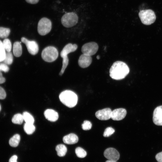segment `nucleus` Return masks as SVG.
<instances>
[{
	"label": "nucleus",
	"instance_id": "5701e85b",
	"mask_svg": "<svg viewBox=\"0 0 162 162\" xmlns=\"http://www.w3.org/2000/svg\"><path fill=\"white\" fill-rule=\"evenodd\" d=\"M3 62L7 65H10L12 63L13 56L11 52H6L5 57Z\"/></svg>",
	"mask_w": 162,
	"mask_h": 162
},
{
	"label": "nucleus",
	"instance_id": "a211bd4d",
	"mask_svg": "<svg viewBox=\"0 0 162 162\" xmlns=\"http://www.w3.org/2000/svg\"><path fill=\"white\" fill-rule=\"evenodd\" d=\"M56 150L57 152L58 155L60 157L64 156L67 152L66 146L62 144L57 145L56 147Z\"/></svg>",
	"mask_w": 162,
	"mask_h": 162
},
{
	"label": "nucleus",
	"instance_id": "c85d7f7f",
	"mask_svg": "<svg viewBox=\"0 0 162 162\" xmlns=\"http://www.w3.org/2000/svg\"><path fill=\"white\" fill-rule=\"evenodd\" d=\"M115 132V130L111 127L107 128L105 130L103 134V136L105 137H108L111 135Z\"/></svg>",
	"mask_w": 162,
	"mask_h": 162
},
{
	"label": "nucleus",
	"instance_id": "4c0bfd02",
	"mask_svg": "<svg viewBox=\"0 0 162 162\" xmlns=\"http://www.w3.org/2000/svg\"><path fill=\"white\" fill-rule=\"evenodd\" d=\"M96 58L97 59H99L100 58V57L99 56H98Z\"/></svg>",
	"mask_w": 162,
	"mask_h": 162
},
{
	"label": "nucleus",
	"instance_id": "f8f14e48",
	"mask_svg": "<svg viewBox=\"0 0 162 162\" xmlns=\"http://www.w3.org/2000/svg\"><path fill=\"white\" fill-rule=\"evenodd\" d=\"M126 114V110L124 109H116L112 111L111 118L114 120H121L125 117Z\"/></svg>",
	"mask_w": 162,
	"mask_h": 162
},
{
	"label": "nucleus",
	"instance_id": "f03ea898",
	"mask_svg": "<svg viewBox=\"0 0 162 162\" xmlns=\"http://www.w3.org/2000/svg\"><path fill=\"white\" fill-rule=\"evenodd\" d=\"M59 98L63 104L70 108L75 106L78 101V97L76 94L68 90L62 92L59 95Z\"/></svg>",
	"mask_w": 162,
	"mask_h": 162
},
{
	"label": "nucleus",
	"instance_id": "bb28decb",
	"mask_svg": "<svg viewBox=\"0 0 162 162\" xmlns=\"http://www.w3.org/2000/svg\"><path fill=\"white\" fill-rule=\"evenodd\" d=\"M62 66L61 70L59 73V75L61 76L64 73L65 69L67 68L69 62V59L68 56L62 58Z\"/></svg>",
	"mask_w": 162,
	"mask_h": 162
},
{
	"label": "nucleus",
	"instance_id": "dca6fc26",
	"mask_svg": "<svg viewBox=\"0 0 162 162\" xmlns=\"http://www.w3.org/2000/svg\"><path fill=\"white\" fill-rule=\"evenodd\" d=\"M63 142L68 144H73L77 142L78 138L73 133H71L64 136L63 139Z\"/></svg>",
	"mask_w": 162,
	"mask_h": 162
},
{
	"label": "nucleus",
	"instance_id": "e433bc0d",
	"mask_svg": "<svg viewBox=\"0 0 162 162\" xmlns=\"http://www.w3.org/2000/svg\"><path fill=\"white\" fill-rule=\"evenodd\" d=\"M105 162H117L116 161L109 160H106Z\"/></svg>",
	"mask_w": 162,
	"mask_h": 162
},
{
	"label": "nucleus",
	"instance_id": "4be33fe9",
	"mask_svg": "<svg viewBox=\"0 0 162 162\" xmlns=\"http://www.w3.org/2000/svg\"><path fill=\"white\" fill-rule=\"evenodd\" d=\"M24 120L22 115L20 113L15 114L12 119V122L15 124H21Z\"/></svg>",
	"mask_w": 162,
	"mask_h": 162
},
{
	"label": "nucleus",
	"instance_id": "7c9ffc66",
	"mask_svg": "<svg viewBox=\"0 0 162 162\" xmlns=\"http://www.w3.org/2000/svg\"><path fill=\"white\" fill-rule=\"evenodd\" d=\"M9 70L8 65L4 63H0V71H3L6 73L8 72Z\"/></svg>",
	"mask_w": 162,
	"mask_h": 162
},
{
	"label": "nucleus",
	"instance_id": "cd10ccee",
	"mask_svg": "<svg viewBox=\"0 0 162 162\" xmlns=\"http://www.w3.org/2000/svg\"><path fill=\"white\" fill-rule=\"evenodd\" d=\"M6 51L4 47L3 43L0 40V62H3L5 58Z\"/></svg>",
	"mask_w": 162,
	"mask_h": 162
},
{
	"label": "nucleus",
	"instance_id": "423d86ee",
	"mask_svg": "<svg viewBox=\"0 0 162 162\" xmlns=\"http://www.w3.org/2000/svg\"><path fill=\"white\" fill-rule=\"evenodd\" d=\"M52 22L47 18L43 17L39 21L38 25V31L40 35H45L50 31L52 28Z\"/></svg>",
	"mask_w": 162,
	"mask_h": 162
},
{
	"label": "nucleus",
	"instance_id": "a878e982",
	"mask_svg": "<svg viewBox=\"0 0 162 162\" xmlns=\"http://www.w3.org/2000/svg\"><path fill=\"white\" fill-rule=\"evenodd\" d=\"M2 43L5 51L7 52H10L11 50L12 45L10 40L8 38L5 39Z\"/></svg>",
	"mask_w": 162,
	"mask_h": 162
},
{
	"label": "nucleus",
	"instance_id": "6ab92c4d",
	"mask_svg": "<svg viewBox=\"0 0 162 162\" xmlns=\"http://www.w3.org/2000/svg\"><path fill=\"white\" fill-rule=\"evenodd\" d=\"M20 140V136L18 134H15L10 139L9 144L12 147H16L18 145Z\"/></svg>",
	"mask_w": 162,
	"mask_h": 162
},
{
	"label": "nucleus",
	"instance_id": "9b49d317",
	"mask_svg": "<svg viewBox=\"0 0 162 162\" xmlns=\"http://www.w3.org/2000/svg\"><path fill=\"white\" fill-rule=\"evenodd\" d=\"M154 123L158 126H162V106H158L154 110L153 116Z\"/></svg>",
	"mask_w": 162,
	"mask_h": 162
},
{
	"label": "nucleus",
	"instance_id": "6e6552de",
	"mask_svg": "<svg viewBox=\"0 0 162 162\" xmlns=\"http://www.w3.org/2000/svg\"><path fill=\"white\" fill-rule=\"evenodd\" d=\"M21 41L25 44L29 53L34 55L38 53L39 47L38 44L35 41L28 40L24 37L21 38Z\"/></svg>",
	"mask_w": 162,
	"mask_h": 162
},
{
	"label": "nucleus",
	"instance_id": "aec40b11",
	"mask_svg": "<svg viewBox=\"0 0 162 162\" xmlns=\"http://www.w3.org/2000/svg\"><path fill=\"white\" fill-rule=\"evenodd\" d=\"M24 129L25 132L28 134H31L34 131L35 128L32 124L25 123L24 125Z\"/></svg>",
	"mask_w": 162,
	"mask_h": 162
},
{
	"label": "nucleus",
	"instance_id": "2f4dec72",
	"mask_svg": "<svg viewBox=\"0 0 162 162\" xmlns=\"http://www.w3.org/2000/svg\"><path fill=\"white\" fill-rule=\"evenodd\" d=\"M6 92L2 87L0 86V99H4L6 97Z\"/></svg>",
	"mask_w": 162,
	"mask_h": 162
},
{
	"label": "nucleus",
	"instance_id": "7ed1b4c3",
	"mask_svg": "<svg viewBox=\"0 0 162 162\" xmlns=\"http://www.w3.org/2000/svg\"><path fill=\"white\" fill-rule=\"evenodd\" d=\"M58 55V52L57 49L53 46H48L43 50L41 57L44 61L50 62L56 60Z\"/></svg>",
	"mask_w": 162,
	"mask_h": 162
},
{
	"label": "nucleus",
	"instance_id": "2eb2a0df",
	"mask_svg": "<svg viewBox=\"0 0 162 162\" xmlns=\"http://www.w3.org/2000/svg\"><path fill=\"white\" fill-rule=\"evenodd\" d=\"M44 115L46 118L50 122H55L58 118V113L54 110L50 109L46 110L44 112Z\"/></svg>",
	"mask_w": 162,
	"mask_h": 162
},
{
	"label": "nucleus",
	"instance_id": "412c9836",
	"mask_svg": "<svg viewBox=\"0 0 162 162\" xmlns=\"http://www.w3.org/2000/svg\"><path fill=\"white\" fill-rule=\"evenodd\" d=\"M22 115L24 120L26 123L33 124L34 122V119L30 113L26 111L24 112Z\"/></svg>",
	"mask_w": 162,
	"mask_h": 162
},
{
	"label": "nucleus",
	"instance_id": "b1692460",
	"mask_svg": "<svg viewBox=\"0 0 162 162\" xmlns=\"http://www.w3.org/2000/svg\"><path fill=\"white\" fill-rule=\"evenodd\" d=\"M75 152L77 157L79 158H84L87 155L86 151L80 147H77L76 148Z\"/></svg>",
	"mask_w": 162,
	"mask_h": 162
},
{
	"label": "nucleus",
	"instance_id": "f704fd0d",
	"mask_svg": "<svg viewBox=\"0 0 162 162\" xmlns=\"http://www.w3.org/2000/svg\"><path fill=\"white\" fill-rule=\"evenodd\" d=\"M5 81V78L3 76L1 72L0 71V84L4 83Z\"/></svg>",
	"mask_w": 162,
	"mask_h": 162
},
{
	"label": "nucleus",
	"instance_id": "39448f33",
	"mask_svg": "<svg viewBox=\"0 0 162 162\" xmlns=\"http://www.w3.org/2000/svg\"><path fill=\"white\" fill-rule=\"evenodd\" d=\"M78 17L74 12H69L65 14L61 18V22L65 27L70 28L76 25L78 22Z\"/></svg>",
	"mask_w": 162,
	"mask_h": 162
},
{
	"label": "nucleus",
	"instance_id": "58836bf2",
	"mask_svg": "<svg viewBox=\"0 0 162 162\" xmlns=\"http://www.w3.org/2000/svg\"><path fill=\"white\" fill-rule=\"evenodd\" d=\"M1 105L0 104V111L1 110Z\"/></svg>",
	"mask_w": 162,
	"mask_h": 162
},
{
	"label": "nucleus",
	"instance_id": "9d476101",
	"mask_svg": "<svg viewBox=\"0 0 162 162\" xmlns=\"http://www.w3.org/2000/svg\"><path fill=\"white\" fill-rule=\"evenodd\" d=\"M112 111L110 108H106L97 111L95 115L98 119L106 120L111 118Z\"/></svg>",
	"mask_w": 162,
	"mask_h": 162
},
{
	"label": "nucleus",
	"instance_id": "f3484780",
	"mask_svg": "<svg viewBox=\"0 0 162 162\" xmlns=\"http://www.w3.org/2000/svg\"><path fill=\"white\" fill-rule=\"evenodd\" d=\"M21 42L16 41L13 45V52L14 56L16 57L20 56L22 52V49Z\"/></svg>",
	"mask_w": 162,
	"mask_h": 162
},
{
	"label": "nucleus",
	"instance_id": "f257e3e1",
	"mask_svg": "<svg viewBox=\"0 0 162 162\" xmlns=\"http://www.w3.org/2000/svg\"><path fill=\"white\" fill-rule=\"evenodd\" d=\"M129 68L124 62L117 61L114 62L109 71L110 76L113 79L119 80L124 78L129 74Z\"/></svg>",
	"mask_w": 162,
	"mask_h": 162
},
{
	"label": "nucleus",
	"instance_id": "20e7f679",
	"mask_svg": "<svg viewBox=\"0 0 162 162\" xmlns=\"http://www.w3.org/2000/svg\"><path fill=\"white\" fill-rule=\"evenodd\" d=\"M139 16L142 22L146 25L153 23L156 19L154 12L151 9L140 10L139 13Z\"/></svg>",
	"mask_w": 162,
	"mask_h": 162
},
{
	"label": "nucleus",
	"instance_id": "4468645a",
	"mask_svg": "<svg viewBox=\"0 0 162 162\" xmlns=\"http://www.w3.org/2000/svg\"><path fill=\"white\" fill-rule=\"evenodd\" d=\"M77 46L76 44H68L66 45L63 48L60 53L61 57L63 58L68 56V55L70 53L75 51L77 48Z\"/></svg>",
	"mask_w": 162,
	"mask_h": 162
},
{
	"label": "nucleus",
	"instance_id": "c9c22d12",
	"mask_svg": "<svg viewBox=\"0 0 162 162\" xmlns=\"http://www.w3.org/2000/svg\"><path fill=\"white\" fill-rule=\"evenodd\" d=\"M28 3L31 4H36L38 3L39 0H25Z\"/></svg>",
	"mask_w": 162,
	"mask_h": 162
},
{
	"label": "nucleus",
	"instance_id": "0eeeda50",
	"mask_svg": "<svg viewBox=\"0 0 162 162\" xmlns=\"http://www.w3.org/2000/svg\"><path fill=\"white\" fill-rule=\"evenodd\" d=\"M98 49V46L96 42H91L84 44L82 47V54L91 56L94 55Z\"/></svg>",
	"mask_w": 162,
	"mask_h": 162
},
{
	"label": "nucleus",
	"instance_id": "ddd939ff",
	"mask_svg": "<svg viewBox=\"0 0 162 162\" xmlns=\"http://www.w3.org/2000/svg\"><path fill=\"white\" fill-rule=\"evenodd\" d=\"M92 62V58L91 56L82 54L79 58L78 63L80 67L85 68L88 67Z\"/></svg>",
	"mask_w": 162,
	"mask_h": 162
},
{
	"label": "nucleus",
	"instance_id": "473e14b6",
	"mask_svg": "<svg viewBox=\"0 0 162 162\" xmlns=\"http://www.w3.org/2000/svg\"><path fill=\"white\" fill-rule=\"evenodd\" d=\"M155 158L158 162H162V152L157 153Z\"/></svg>",
	"mask_w": 162,
	"mask_h": 162
},
{
	"label": "nucleus",
	"instance_id": "1a4fd4ad",
	"mask_svg": "<svg viewBox=\"0 0 162 162\" xmlns=\"http://www.w3.org/2000/svg\"><path fill=\"white\" fill-rule=\"evenodd\" d=\"M104 157L109 160L117 161L120 157L119 152L115 148H109L106 149L104 152Z\"/></svg>",
	"mask_w": 162,
	"mask_h": 162
},
{
	"label": "nucleus",
	"instance_id": "393cba45",
	"mask_svg": "<svg viewBox=\"0 0 162 162\" xmlns=\"http://www.w3.org/2000/svg\"><path fill=\"white\" fill-rule=\"evenodd\" d=\"M10 32V29L7 28L0 27V38H6L9 35Z\"/></svg>",
	"mask_w": 162,
	"mask_h": 162
},
{
	"label": "nucleus",
	"instance_id": "c756f323",
	"mask_svg": "<svg viewBox=\"0 0 162 162\" xmlns=\"http://www.w3.org/2000/svg\"><path fill=\"white\" fill-rule=\"evenodd\" d=\"M82 128L85 130L90 129L92 127V124L91 122L85 120L82 125Z\"/></svg>",
	"mask_w": 162,
	"mask_h": 162
},
{
	"label": "nucleus",
	"instance_id": "72a5a7b5",
	"mask_svg": "<svg viewBox=\"0 0 162 162\" xmlns=\"http://www.w3.org/2000/svg\"><path fill=\"white\" fill-rule=\"evenodd\" d=\"M17 157L16 155H14L10 159L9 162H17Z\"/></svg>",
	"mask_w": 162,
	"mask_h": 162
}]
</instances>
